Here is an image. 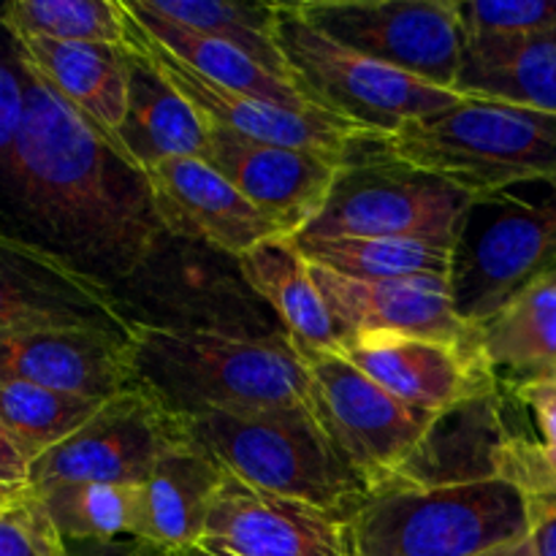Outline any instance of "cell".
<instances>
[{
    "mask_svg": "<svg viewBox=\"0 0 556 556\" xmlns=\"http://www.w3.org/2000/svg\"><path fill=\"white\" fill-rule=\"evenodd\" d=\"M527 535L525 494L503 478L375 492L345 519L353 556H483Z\"/></svg>",
    "mask_w": 556,
    "mask_h": 556,
    "instance_id": "cell-5",
    "label": "cell"
},
{
    "mask_svg": "<svg viewBox=\"0 0 556 556\" xmlns=\"http://www.w3.org/2000/svg\"><path fill=\"white\" fill-rule=\"evenodd\" d=\"M293 5L331 41L454 90L465 49L454 0H304Z\"/></svg>",
    "mask_w": 556,
    "mask_h": 556,
    "instance_id": "cell-10",
    "label": "cell"
},
{
    "mask_svg": "<svg viewBox=\"0 0 556 556\" xmlns=\"http://www.w3.org/2000/svg\"><path fill=\"white\" fill-rule=\"evenodd\" d=\"M130 9V14L147 27L150 36H155L174 58H179L182 63H188L190 68L199 71L206 79L217 81V85L228 87V90L244 92V96H253L258 101H269L275 106L286 109H299V112H307V109H318L307 96L296 90L293 85H288L280 76L269 74L266 68H261L253 58H248L244 52H239L231 43H223L217 38L201 36V33L188 30V27L177 25V22H168L163 16L150 14V11L139 9L136 0L125 3Z\"/></svg>",
    "mask_w": 556,
    "mask_h": 556,
    "instance_id": "cell-27",
    "label": "cell"
},
{
    "mask_svg": "<svg viewBox=\"0 0 556 556\" xmlns=\"http://www.w3.org/2000/svg\"><path fill=\"white\" fill-rule=\"evenodd\" d=\"M128 65V109L119 130L130 161L147 172L172 157H201L210 144V125L188 103V98L163 79L161 71L125 41Z\"/></svg>",
    "mask_w": 556,
    "mask_h": 556,
    "instance_id": "cell-24",
    "label": "cell"
},
{
    "mask_svg": "<svg viewBox=\"0 0 556 556\" xmlns=\"http://www.w3.org/2000/svg\"><path fill=\"white\" fill-rule=\"evenodd\" d=\"M125 41L134 43L161 71L163 79L188 98L190 106L201 114V119L210 128L231 130L244 139L266 141V144L324 152V155L345 163L362 157L364 152H369L383 139L375 130L362 128L345 117H337L326 109L299 112V109L275 106L269 101H258V98L228 90V87L206 79L188 63L174 58L155 36H150L147 27L130 14L128 5H125Z\"/></svg>",
    "mask_w": 556,
    "mask_h": 556,
    "instance_id": "cell-11",
    "label": "cell"
},
{
    "mask_svg": "<svg viewBox=\"0 0 556 556\" xmlns=\"http://www.w3.org/2000/svg\"><path fill=\"white\" fill-rule=\"evenodd\" d=\"M136 5L168 22L231 43L261 68L296 87L293 71L275 38V3H228V0H136ZM299 90V87H296ZM302 92V90H299ZM304 96V92H302Z\"/></svg>",
    "mask_w": 556,
    "mask_h": 556,
    "instance_id": "cell-28",
    "label": "cell"
},
{
    "mask_svg": "<svg viewBox=\"0 0 556 556\" xmlns=\"http://www.w3.org/2000/svg\"><path fill=\"white\" fill-rule=\"evenodd\" d=\"M530 543L535 556H556V497L530 500Z\"/></svg>",
    "mask_w": 556,
    "mask_h": 556,
    "instance_id": "cell-39",
    "label": "cell"
},
{
    "mask_svg": "<svg viewBox=\"0 0 556 556\" xmlns=\"http://www.w3.org/2000/svg\"><path fill=\"white\" fill-rule=\"evenodd\" d=\"M0 378L85 400H112L136 383L128 337L101 329L0 331Z\"/></svg>",
    "mask_w": 556,
    "mask_h": 556,
    "instance_id": "cell-18",
    "label": "cell"
},
{
    "mask_svg": "<svg viewBox=\"0 0 556 556\" xmlns=\"http://www.w3.org/2000/svg\"><path fill=\"white\" fill-rule=\"evenodd\" d=\"M454 92L556 114V25L521 36H465Z\"/></svg>",
    "mask_w": 556,
    "mask_h": 556,
    "instance_id": "cell-23",
    "label": "cell"
},
{
    "mask_svg": "<svg viewBox=\"0 0 556 556\" xmlns=\"http://www.w3.org/2000/svg\"><path fill=\"white\" fill-rule=\"evenodd\" d=\"M275 5L277 43L291 65L296 87L318 109L391 136L402 125L434 117L462 101L454 90L429 85L331 41L315 30L293 3Z\"/></svg>",
    "mask_w": 556,
    "mask_h": 556,
    "instance_id": "cell-7",
    "label": "cell"
},
{
    "mask_svg": "<svg viewBox=\"0 0 556 556\" xmlns=\"http://www.w3.org/2000/svg\"><path fill=\"white\" fill-rule=\"evenodd\" d=\"M204 541L237 556H353L345 521L302 500L250 486L228 470L212 503Z\"/></svg>",
    "mask_w": 556,
    "mask_h": 556,
    "instance_id": "cell-17",
    "label": "cell"
},
{
    "mask_svg": "<svg viewBox=\"0 0 556 556\" xmlns=\"http://www.w3.org/2000/svg\"><path fill=\"white\" fill-rule=\"evenodd\" d=\"M20 65L27 109L9 174L22 201L87 264L114 280H130L166 237L147 174L119 155L30 65L22 60Z\"/></svg>",
    "mask_w": 556,
    "mask_h": 556,
    "instance_id": "cell-1",
    "label": "cell"
},
{
    "mask_svg": "<svg viewBox=\"0 0 556 556\" xmlns=\"http://www.w3.org/2000/svg\"><path fill=\"white\" fill-rule=\"evenodd\" d=\"M182 440H188L182 416L134 383L103 402L68 440L33 462V492L68 481L141 486L161 456Z\"/></svg>",
    "mask_w": 556,
    "mask_h": 556,
    "instance_id": "cell-12",
    "label": "cell"
},
{
    "mask_svg": "<svg viewBox=\"0 0 556 556\" xmlns=\"http://www.w3.org/2000/svg\"><path fill=\"white\" fill-rule=\"evenodd\" d=\"M239 275L255 299L275 309L291 340L326 351H342L345 334L315 286L309 261L293 237H277L237 258Z\"/></svg>",
    "mask_w": 556,
    "mask_h": 556,
    "instance_id": "cell-25",
    "label": "cell"
},
{
    "mask_svg": "<svg viewBox=\"0 0 556 556\" xmlns=\"http://www.w3.org/2000/svg\"><path fill=\"white\" fill-rule=\"evenodd\" d=\"M136 383L177 416L307 407L315 389L286 331L253 334L139 320L130 334Z\"/></svg>",
    "mask_w": 556,
    "mask_h": 556,
    "instance_id": "cell-2",
    "label": "cell"
},
{
    "mask_svg": "<svg viewBox=\"0 0 556 556\" xmlns=\"http://www.w3.org/2000/svg\"><path fill=\"white\" fill-rule=\"evenodd\" d=\"M177 556H237V554L226 552V548L215 546V543L201 541V543H193V546H188V548H179Z\"/></svg>",
    "mask_w": 556,
    "mask_h": 556,
    "instance_id": "cell-40",
    "label": "cell"
},
{
    "mask_svg": "<svg viewBox=\"0 0 556 556\" xmlns=\"http://www.w3.org/2000/svg\"><path fill=\"white\" fill-rule=\"evenodd\" d=\"M315 286L324 293L345 342L358 334L427 337V340H470L476 326L467 324L454 304L451 277L413 275L394 280H351L309 264Z\"/></svg>",
    "mask_w": 556,
    "mask_h": 556,
    "instance_id": "cell-19",
    "label": "cell"
},
{
    "mask_svg": "<svg viewBox=\"0 0 556 556\" xmlns=\"http://www.w3.org/2000/svg\"><path fill=\"white\" fill-rule=\"evenodd\" d=\"M14 49L22 63L30 65L119 155L128 157L123 141H119L125 109H128L125 47L117 49L106 47V43H68L22 36L14 38Z\"/></svg>",
    "mask_w": 556,
    "mask_h": 556,
    "instance_id": "cell-21",
    "label": "cell"
},
{
    "mask_svg": "<svg viewBox=\"0 0 556 556\" xmlns=\"http://www.w3.org/2000/svg\"><path fill=\"white\" fill-rule=\"evenodd\" d=\"M405 166L443 179L476 201L556 182V114L483 98H462L434 117L383 139Z\"/></svg>",
    "mask_w": 556,
    "mask_h": 556,
    "instance_id": "cell-3",
    "label": "cell"
},
{
    "mask_svg": "<svg viewBox=\"0 0 556 556\" xmlns=\"http://www.w3.org/2000/svg\"><path fill=\"white\" fill-rule=\"evenodd\" d=\"M476 199L465 190L394 161L383 139L342 168L320 215L304 239H424L459 244Z\"/></svg>",
    "mask_w": 556,
    "mask_h": 556,
    "instance_id": "cell-8",
    "label": "cell"
},
{
    "mask_svg": "<svg viewBox=\"0 0 556 556\" xmlns=\"http://www.w3.org/2000/svg\"><path fill=\"white\" fill-rule=\"evenodd\" d=\"M508 396L519 402L535 421L538 438L532 440H538L541 445H556V378L516 386V389H508Z\"/></svg>",
    "mask_w": 556,
    "mask_h": 556,
    "instance_id": "cell-36",
    "label": "cell"
},
{
    "mask_svg": "<svg viewBox=\"0 0 556 556\" xmlns=\"http://www.w3.org/2000/svg\"><path fill=\"white\" fill-rule=\"evenodd\" d=\"M554 378H556V375H554Z\"/></svg>",
    "mask_w": 556,
    "mask_h": 556,
    "instance_id": "cell-43",
    "label": "cell"
},
{
    "mask_svg": "<svg viewBox=\"0 0 556 556\" xmlns=\"http://www.w3.org/2000/svg\"><path fill=\"white\" fill-rule=\"evenodd\" d=\"M101 400H85L0 378V429L25 451L30 462L41 459L47 451L68 440L101 410Z\"/></svg>",
    "mask_w": 556,
    "mask_h": 556,
    "instance_id": "cell-30",
    "label": "cell"
},
{
    "mask_svg": "<svg viewBox=\"0 0 556 556\" xmlns=\"http://www.w3.org/2000/svg\"><path fill=\"white\" fill-rule=\"evenodd\" d=\"M33 462L25 451L0 429V508L33 497Z\"/></svg>",
    "mask_w": 556,
    "mask_h": 556,
    "instance_id": "cell-37",
    "label": "cell"
},
{
    "mask_svg": "<svg viewBox=\"0 0 556 556\" xmlns=\"http://www.w3.org/2000/svg\"><path fill=\"white\" fill-rule=\"evenodd\" d=\"M152 206L163 233L242 258L258 244L288 237L201 157H172L147 168Z\"/></svg>",
    "mask_w": 556,
    "mask_h": 556,
    "instance_id": "cell-15",
    "label": "cell"
},
{
    "mask_svg": "<svg viewBox=\"0 0 556 556\" xmlns=\"http://www.w3.org/2000/svg\"><path fill=\"white\" fill-rule=\"evenodd\" d=\"M0 556H65V543L33 494L0 508Z\"/></svg>",
    "mask_w": 556,
    "mask_h": 556,
    "instance_id": "cell-34",
    "label": "cell"
},
{
    "mask_svg": "<svg viewBox=\"0 0 556 556\" xmlns=\"http://www.w3.org/2000/svg\"><path fill=\"white\" fill-rule=\"evenodd\" d=\"M483 556H486V554H483Z\"/></svg>",
    "mask_w": 556,
    "mask_h": 556,
    "instance_id": "cell-42",
    "label": "cell"
},
{
    "mask_svg": "<svg viewBox=\"0 0 556 556\" xmlns=\"http://www.w3.org/2000/svg\"><path fill=\"white\" fill-rule=\"evenodd\" d=\"M136 324L112 282L71 255L0 228V331L101 329L130 340Z\"/></svg>",
    "mask_w": 556,
    "mask_h": 556,
    "instance_id": "cell-13",
    "label": "cell"
},
{
    "mask_svg": "<svg viewBox=\"0 0 556 556\" xmlns=\"http://www.w3.org/2000/svg\"><path fill=\"white\" fill-rule=\"evenodd\" d=\"M456 14L465 36H521L556 25V0H467Z\"/></svg>",
    "mask_w": 556,
    "mask_h": 556,
    "instance_id": "cell-33",
    "label": "cell"
},
{
    "mask_svg": "<svg viewBox=\"0 0 556 556\" xmlns=\"http://www.w3.org/2000/svg\"><path fill=\"white\" fill-rule=\"evenodd\" d=\"M182 421L201 448L255 489L302 500L342 521L372 494L307 407L212 410Z\"/></svg>",
    "mask_w": 556,
    "mask_h": 556,
    "instance_id": "cell-4",
    "label": "cell"
},
{
    "mask_svg": "<svg viewBox=\"0 0 556 556\" xmlns=\"http://www.w3.org/2000/svg\"><path fill=\"white\" fill-rule=\"evenodd\" d=\"M478 345L500 389L556 375V277L476 326Z\"/></svg>",
    "mask_w": 556,
    "mask_h": 556,
    "instance_id": "cell-26",
    "label": "cell"
},
{
    "mask_svg": "<svg viewBox=\"0 0 556 556\" xmlns=\"http://www.w3.org/2000/svg\"><path fill=\"white\" fill-rule=\"evenodd\" d=\"M293 345L313 378L315 416L326 434L364 478L369 492H380L421 440L432 416L389 394L342 351L296 340Z\"/></svg>",
    "mask_w": 556,
    "mask_h": 556,
    "instance_id": "cell-9",
    "label": "cell"
},
{
    "mask_svg": "<svg viewBox=\"0 0 556 556\" xmlns=\"http://www.w3.org/2000/svg\"><path fill=\"white\" fill-rule=\"evenodd\" d=\"M65 556H177V552L157 546L136 535L114 538V541H63Z\"/></svg>",
    "mask_w": 556,
    "mask_h": 556,
    "instance_id": "cell-38",
    "label": "cell"
},
{
    "mask_svg": "<svg viewBox=\"0 0 556 556\" xmlns=\"http://www.w3.org/2000/svg\"><path fill=\"white\" fill-rule=\"evenodd\" d=\"M556 277V182L525 185L472 206L451 266L456 313L483 324Z\"/></svg>",
    "mask_w": 556,
    "mask_h": 556,
    "instance_id": "cell-6",
    "label": "cell"
},
{
    "mask_svg": "<svg viewBox=\"0 0 556 556\" xmlns=\"http://www.w3.org/2000/svg\"><path fill=\"white\" fill-rule=\"evenodd\" d=\"M25 109L27 81L20 60H16V68L0 60V168H5V172L11 168V157H14L16 141H20Z\"/></svg>",
    "mask_w": 556,
    "mask_h": 556,
    "instance_id": "cell-35",
    "label": "cell"
},
{
    "mask_svg": "<svg viewBox=\"0 0 556 556\" xmlns=\"http://www.w3.org/2000/svg\"><path fill=\"white\" fill-rule=\"evenodd\" d=\"M296 239L313 266L351 280H394L413 275L451 277L454 248L424 239Z\"/></svg>",
    "mask_w": 556,
    "mask_h": 556,
    "instance_id": "cell-29",
    "label": "cell"
},
{
    "mask_svg": "<svg viewBox=\"0 0 556 556\" xmlns=\"http://www.w3.org/2000/svg\"><path fill=\"white\" fill-rule=\"evenodd\" d=\"M342 353L389 394L429 416L500 389L478 334L451 342L378 331L348 340Z\"/></svg>",
    "mask_w": 556,
    "mask_h": 556,
    "instance_id": "cell-14",
    "label": "cell"
},
{
    "mask_svg": "<svg viewBox=\"0 0 556 556\" xmlns=\"http://www.w3.org/2000/svg\"><path fill=\"white\" fill-rule=\"evenodd\" d=\"M486 556H535V552H532L530 535H527V538H521V541L508 543V546L494 548V552H489Z\"/></svg>",
    "mask_w": 556,
    "mask_h": 556,
    "instance_id": "cell-41",
    "label": "cell"
},
{
    "mask_svg": "<svg viewBox=\"0 0 556 556\" xmlns=\"http://www.w3.org/2000/svg\"><path fill=\"white\" fill-rule=\"evenodd\" d=\"M204 161L288 237H299L320 215L348 166L324 152L266 144L220 128H210Z\"/></svg>",
    "mask_w": 556,
    "mask_h": 556,
    "instance_id": "cell-16",
    "label": "cell"
},
{
    "mask_svg": "<svg viewBox=\"0 0 556 556\" xmlns=\"http://www.w3.org/2000/svg\"><path fill=\"white\" fill-rule=\"evenodd\" d=\"M505 410L508 394L497 389L432 416L421 440L380 492L459 486L500 478L505 448L514 438Z\"/></svg>",
    "mask_w": 556,
    "mask_h": 556,
    "instance_id": "cell-20",
    "label": "cell"
},
{
    "mask_svg": "<svg viewBox=\"0 0 556 556\" xmlns=\"http://www.w3.org/2000/svg\"><path fill=\"white\" fill-rule=\"evenodd\" d=\"M33 494L63 541H114L134 535L136 486L68 481L36 489Z\"/></svg>",
    "mask_w": 556,
    "mask_h": 556,
    "instance_id": "cell-32",
    "label": "cell"
},
{
    "mask_svg": "<svg viewBox=\"0 0 556 556\" xmlns=\"http://www.w3.org/2000/svg\"><path fill=\"white\" fill-rule=\"evenodd\" d=\"M223 478L226 467L188 434L136 486L134 535L168 552L201 543Z\"/></svg>",
    "mask_w": 556,
    "mask_h": 556,
    "instance_id": "cell-22",
    "label": "cell"
},
{
    "mask_svg": "<svg viewBox=\"0 0 556 556\" xmlns=\"http://www.w3.org/2000/svg\"><path fill=\"white\" fill-rule=\"evenodd\" d=\"M11 38L125 47V3L117 0H14L0 9Z\"/></svg>",
    "mask_w": 556,
    "mask_h": 556,
    "instance_id": "cell-31",
    "label": "cell"
}]
</instances>
